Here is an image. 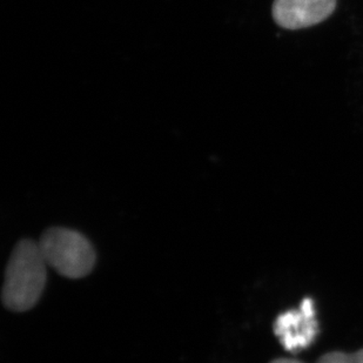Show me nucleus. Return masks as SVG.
<instances>
[{"mask_svg":"<svg viewBox=\"0 0 363 363\" xmlns=\"http://www.w3.org/2000/svg\"><path fill=\"white\" fill-rule=\"evenodd\" d=\"M271 363H302L300 361L293 360V359H277V360L272 361Z\"/></svg>","mask_w":363,"mask_h":363,"instance_id":"obj_6","label":"nucleus"},{"mask_svg":"<svg viewBox=\"0 0 363 363\" xmlns=\"http://www.w3.org/2000/svg\"><path fill=\"white\" fill-rule=\"evenodd\" d=\"M274 333L288 352L294 353L311 346L319 333L312 298H305L298 311L291 309L280 314L275 320Z\"/></svg>","mask_w":363,"mask_h":363,"instance_id":"obj_3","label":"nucleus"},{"mask_svg":"<svg viewBox=\"0 0 363 363\" xmlns=\"http://www.w3.org/2000/svg\"><path fill=\"white\" fill-rule=\"evenodd\" d=\"M316 363H363V350L350 354L332 352L320 357Z\"/></svg>","mask_w":363,"mask_h":363,"instance_id":"obj_5","label":"nucleus"},{"mask_svg":"<svg viewBox=\"0 0 363 363\" xmlns=\"http://www.w3.org/2000/svg\"><path fill=\"white\" fill-rule=\"evenodd\" d=\"M336 0H274L272 13L286 30H300L320 24L332 16Z\"/></svg>","mask_w":363,"mask_h":363,"instance_id":"obj_4","label":"nucleus"},{"mask_svg":"<svg viewBox=\"0 0 363 363\" xmlns=\"http://www.w3.org/2000/svg\"><path fill=\"white\" fill-rule=\"evenodd\" d=\"M38 245L46 264L66 278H82L96 264L92 245L76 230L51 228L43 234Z\"/></svg>","mask_w":363,"mask_h":363,"instance_id":"obj_2","label":"nucleus"},{"mask_svg":"<svg viewBox=\"0 0 363 363\" xmlns=\"http://www.w3.org/2000/svg\"><path fill=\"white\" fill-rule=\"evenodd\" d=\"M46 266L38 243L31 240L18 243L7 264L4 305L14 312L33 308L46 284Z\"/></svg>","mask_w":363,"mask_h":363,"instance_id":"obj_1","label":"nucleus"}]
</instances>
